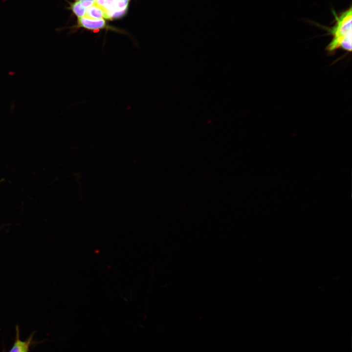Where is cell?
Returning a JSON list of instances; mask_svg holds the SVG:
<instances>
[{"label":"cell","mask_w":352,"mask_h":352,"mask_svg":"<svg viewBox=\"0 0 352 352\" xmlns=\"http://www.w3.org/2000/svg\"><path fill=\"white\" fill-rule=\"evenodd\" d=\"M352 7L337 15L333 11L335 22L332 27L327 28L332 39L326 49L329 52L341 48L347 51H352Z\"/></svg>","instance_id":"cell-1"},{"label":"cell","mask_w":352,"mask_h":352,"mask_svg":"<svg viewBox=\"0 0 352 352\" xmlns=\"http://www.w3.org/2000/svg\"></svg>","instance_id":"cell-8"},{"label":"cell","mask_w":352,"mask_h":352,"mask_svg":"<svg viewBox=\"0 0 352 352\" xmlns=\"http://www.w3.org/2000/svg\"><path fill=\"white\" fill-rule=\"evenodd\" d=\"M129 0H97L96 3L104 11L108 19L123 15L128 8Z\"/></svg>","instance_id":"cell-2"},{"label":"cell","mask_w":352,"mask_h":352,"mask_svg":"<svg viewBox=\"0 0 352 352\" xmlns=\"http://www.w3.org/2000/svg\"></svg>","instance_id":"cell-9"},{"label":"cell","mask_w":352,"mask_h":352,"mask_svg":"<svg viewBox=\"0 0 352 352\" xmlns=\"http://www.w3.org/2000/svg\"><path fill=\"white\" fill-rule=\"evenodd\" d=\"M85 16L96 19H108L103 9L94 2V4L86 9Z\"/></svg>","instance_id":"cell-4"},{"label":"cell","mask_w":352,"mask_h":352,"mask_svg":"<svg viewBox=\"0 0 352 352\" xmlns=\"http://www.w3.org/2000/svg\"><path fill=\"white\" fill-rule=\"evenodd\" d=\"M80 0H76V1H80Z\"/></svg>","instance_id":"cell-7"},{"label":"cell","mask_w":352,"mask_h":352,"mask_svg":"<svg viewBox=\"0 0 352 352\" xmlns=\"http://www.w3.org/2000/svg\"><path fill=\"white\" fill-rule=\"evenodd\" d=\"M78 23L80 27L93 30L104 28L106 26L104 19H93L85 16L78 18Z\"/></svg>","instance_id":"cell-3"},{"label":"cell","mask_w":352,"mask_h":352,"mask_svg":"<svg viewBox=\"0 0 352 352\" xmlns=\"http://www.w3.org/2000/svg\"><path fill=\"white\" fill-rule=\"evenodd\" d=\"M30 341V339L26 341H22L19 339H17L9 352H28Z\"/></svg>","instance_id":"cell-5"},{"label":"cell","mask_w":352,"mask_h":352,"mask_svg":"<svg viewBox=\"0 0 352 352\" xmlns=\"http://www.w3.org/2000/svg\"><path fill=\"white\" fill-rule=\"evenodd\" d=\"M71 9L73 13L78 17V18L84 16L85 15L86 8H85L81 3L80 1H77L71 5Z\"/></svg>","instance_id":"cell-6"}]
</instances>
